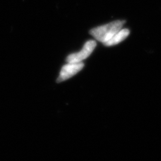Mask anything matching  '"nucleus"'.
Returning a JSON list of instances; mask_svg holds the SVG:
<instances>
[{
  "label": "nucleus",
  "mask_w": 161,
  "mask_h": 161,
  "mask_svg": "<svg viewBox=\"0 0 161 161\" xmlns=\"http://www.w3.org/2000/svg\"><path fill=\"white\" fill-rule=\"evenodd\" d=\"M96 45L97 44L95 41H88L86 42L80 52L69 55L68 58H66V61L68 63L81 62L92 53Z\"/></svg>",
  "instance_id": "nucleus-2"
},
{
  "label": "nucleus",
  "mask_w": 161,
  "mask_h": 161,
  "mask_svg": "<svg viewBox=\"0 0 161 161\" xmlns=\"http://www.w3.org/2000/svg\"><path fill=\"white\" fill-rule=\"evenodd\" d=\"M125 22L124 20H115L91 29L90 34L97 40L103 44L109 40L119 31H120Z\"/></svg>",
  "instance_id": "nucleus-1"
},
{
  "label": "nucleus",
  "mask_w": 161,
  "mask_h": 161,
  "mask_svg": "<svg viewBox=\"0 0 161 161\" xmlns=\"http://www.w3.org/2000/svg\"><path fill=\"white\" fill-rule=\"evenodd\" d=\"M84 66V64L82 62L68 63L65 64L60 71L57 82H60L68 80L74 75L78 73L82 69Z\"/></svg>",
  "instance_id": "nucleus-3"
},
{
  "label": "nucleus",
  "mask_w": 161,
  "mask_h": 161,
  "mask_svg": "<svg viewBox=\"0 0 161 161\" xmlns=\"http://www.w3.org/2000/svg\"><path fill=\"white\" fill-rule=\"evenodd\" d=\"M130 34V31L128 29H121L109 40L103 43L106 46H112L116 45L122 41L126 39Z\"/></svg>",
  "instance_id": "nucleus-4"
}]
</instances>
